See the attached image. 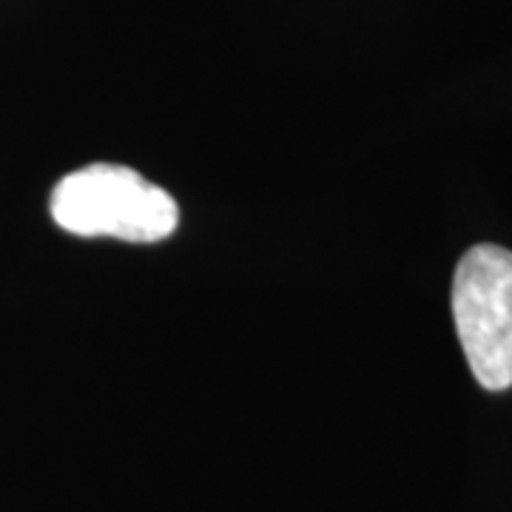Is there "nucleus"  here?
<instances>
[{
    "label": "nucleus",
    "mask_w": 512,
    "mask_h": 512,
    "mask_svg": "<svg viewBox=\"0 0 512 512\" xmlns=\"http://www.w3.org/2000/svg\"><path fill=\"white\" fill-rule=\"evenodd\" d=\"M453 319L481 387H512V251L476 245L453 276Z\"/></svg>",
    "instance_id": "f03ea898"
},
{
    "label": "nucleus",
    "mask_w": 512,
    "mask_h": 512,
    "mask_svg": "<svg viewBox=\"0 0 512 512\" xmlns=\"http://www.w3.org/2000/svg\"><path fill=\"white\" fill-rule=\"evenodd\" d=\"M52 217L74 237L160 242L177 231L174 197L134 168L94 163L66 174L52 191Z\"/></svg>",
    "instance_id": "f257e3e1"
}]
</instances>
